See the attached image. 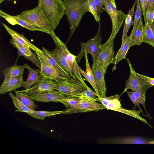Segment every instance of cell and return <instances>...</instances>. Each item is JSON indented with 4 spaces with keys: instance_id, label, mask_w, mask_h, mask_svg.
Masks as SVG:
<instances>
[{
    "instance_id": "cell-1",
    "label": "cell",
    "mask_w": 154,
    "mask_h": 154,
    "mask_svg": "<svg viewBox=\"0 0 154 154\" xmlns=\"http://www.w3.org/2000/svg\"><path fill=\"white\" fill-rule=\"evenodd\" d=\"M63 2L65 6L64 14L70 25L67 42L79 26L82 16L89 12V10L87 0H63Z\"/></svg>"
},
{
    "instance_id": "cell-2",
    "label": "cell",
    "mask_w": 154,
    "mask_h": 154,
    "mask_svg": "<svg viewBox=\"0 0 154 154\" xmlns=\"http://www.w3.org/2000/svg\"><path fill=\"white\" fill-rule=\"evenodd\" d=\"M38 4L54 31L64 15L65 6L61 0H38Z\"/></svg>"
},
{
    "instance_id": "cell-3",
    "label": "cell",
    "mask_w": 154,
    "mask_h": 154,
    "mask_svg": "<svg viewBox=\"0 0 154 154\" xmlns=\"http://www.w3.org/2000/svg\"><path fill=\"white\" fill-rule=\"evenodd\" d=\"M31 25L45 31L50 35L53 31L39 4L35 8L22 12L16 16Z\"/></svg>"
},
{
    "instance_id": "cell-4",
    "label": "cell",
    "mask_w": 154,
    "mask_h": 154,
    "mask_svg": "<svg viewBox=\"0 0 154 154\" xmlns=\"http://www.w3.org/2000/svg\"><path fill=\"white\" fill-rule=\"evenodd\" d=\"M100 21L98 31L94 37L90 38L86 42H80L81 50L79 54L76 56V59L77 63L80 61L85 53L91 54L93 63L97 61L98 56L101 50V46L102 38L100 35Z\"/></svg>"
},
{
    "instance_id": "cell-5",
    "label": "cell",
    "mask_w": 154,
    "mask_h": 154,
    "mask_svg": "<svg viewBox=\"0 0 154 154\" xmlns=\"http://www.w3.org/2000/svg\"><path fill=\"white\" fill-rule=\"evenodd\" d=\"M88 86L76 79L72 78L66 79L58 83L55 85V90L67 98L74 97L88 89Z\"/></svg>"
},
{
    "instance_id": "cell-6",
    "label": "cell",
    "mask_w": 154,
    "mask_h": 154,
    "mask_svg": "<svg viewBox=\"0 0 154 154\" xmlns=\"http://www.w3.org/2000/svg\"><path fill=\"white\" fill-rule=\"evenodd\" d=\"M53 40L56 46L60 50L61 53L66 59L68 65L72 70L75 79L86 85L82 77L80 72V68L77 64L76 60V56L71 53L68 49L65 44L62 42L59 38L55 35L53 31L50 35Z\"/></svg>"
},
{
    "instance_id": "cell-7",
    "label": "cell",
    "mask_w": 154,
    "mask_h": 154,
    "mask_svg": "<svg viewBox=\"0 0 154 154\" xmlns=\"http://www.w3.org/2000/svg\"><path fill=\"white\" fill-rule=\"evenodd\" d=\"M104 10L109 16L112 23V31L109 39L115 38L122 26L127 14H125L121 10H118L110 0H109L104 7Z\"/></svg>"
},
{
    "instance_id": "cell-8",
    "label": "cell",
    "mask_w": 154,
    "mask_h": 154,
    "mask_svg": "<svg viewBox=\"0 0 154 154\" xmlns=\"http://www.w3.org/2000/svg\"><path fill=\"white\" fill-rule=\"evenodd\" d=\"M130 68V74L128 79L125 82V86L123 93L128 89L135 90L141 92L146 97L147 91L152 86L144 80L136 76L134 72L129 59L126 58Z\"/></svg>"
},
{
    "instance_id": "cell-9",
    "label": "cell",
    "mask_w": 154,
    "mask_h": 154,
    "mask_svg": "<svg viewBox=\"0 0 154 154\" xmlns=\"http://www.w3.org/2000/svg\"><path fill=\"white\" fill-rule=\"evenodd\" d=\"M115 38L108 40L101 45V50L98 56L97 61L105 74L109 66L112 63L114 54L113 43Z\"/></svg>"
},
{
    "instance_id": "cell-10",
    "label": "cell",
    "mask_w": 154,
    "mask_h": 154,
    "mask_svg": "<svg viewBox=\"0 0 154 154\" xmlns=\"http://www.w3.org/2000/svg\"><path fill=\"white\" fill-rule=\"evenodd\" d=\"M57 82L44 77L33 86L28 89L18 91L27 95L48 92L56 91Z\"/></svg>"
},
{
    "instance_id": "cell-11",
    "label": "cell",
    "mask_w": 154,
    "mask_h": 154,
    "mask_svg": "<svg viewBox=\"0 0 154 154\" xmlns=\"http://www.w3.org/2000/svg\"><path fill=\"white\" fill-rule=\"evenodd\" d=\"M91 71L101 97H106V89L104 79L105 73L97 61L93 63Z\"/></svg>"
},
{
    "instance_id": "cell-12",
    "label": "cell",
    "mask_w": 154,
    "mask_h": 154,
    "mask_svg": "<svg viewBox=\"0 0 154 154\" xmlns=\"http://www.w3.org/2000/svg\"><path fill=\"white\" fill-rule=\"evenodd\" d=\"M10 43L18 50V57L23 56L30 61L40 69L41 67L40 61L37 54L33 53L31 49L27 47L21 45L13 39H9Z\"/></svg>"
},
{
    "instance_id": "cell-13",
    "label": "cell",
    "mask_w": 154,
    "mask_h": 154,
    "mask_svg": "<svg viewBox=\"0 0 154 154\" xmlns=\"http://www.w3.org/2000/svg\"><path fill=\"white\" fill-rule=\"evenodd\" d=\"M37 56L40 61L41 67L40 73L42 76L51 79L57 83L64 80L54 67L40 56Z\"/></svg>"
},
{
    "instance_id": "cell-14",
    "label": "cell",
    "mask_w": 154,
    "mask_h": 154,
    "mask_svg": "<svg viewBox=\"0 0 154 154\" xmlns=\"http://www.w3.org/2000/svg\"><path fill=\"white\" fill-rule=\"evenodd\" d=\"M105 109L103 106L94 101L80 99L77 106L67 114L97 111Z\"/></svg>"
},
{
    "instance_id": "cell-15",
    "label": "cell",
    "mask_w": 154,
    "mask_h": 154,
    "mask_svg": "<svg viewBox=\"0 0 154 154\" xmlns=\"http://www.w3.org/2000/svg\"><path fill=\"white\" fill-rule=\"evenodd\" d=\"M44 52L42 54L38 52L35 53L45 60L54 67L59 73L61 76L64 79H70L72 78L61 67L57 59L54 55L52 51H50L44 47H42Z\"/></svg>"
},
{
    "instance_id": "cell-16",
    "label": "cell",
    "mask_w": 154,
    "mask_h": 154,
    "mask_svg": "<svg viewBox=\"0 0 154 154\" xmlns=\"http://www.w3.org/2000/svg\"><path fill=\"white\" fill-rule=\"evenodd\" d=\"M2 25L8 33L12 38V39L19 44L29 47L33 51L35 52L43 54L42 50L39 49L34 45L31 43L26 39L23 35L20 34L17 32L9 28L7 25L3 23Z\"/></svg>"
},
{
    "instance_id": "cell-17",
    "label": "cell",
    "mask_w": 154,
    "mask_h": 154,
    "mask_svg": "<svg viewBox=\"0 0 154 154\" xmlns=\"http://www.w3.org/2000/svg\"><path fill=\"white\" fill-rule=\"evenodd\" d=\"M29 96L34 100L38 102H58V100L65 99L66 97L59 91L41 93L30 95Z\"/></svg>"
},
{
    "instance_id": "cell-18",
    "label": "cell",
    "mask_w": 154,
    "mask_h": 154,
    "mask_svg": "<svg viewBox=\"0 0 154 154\" xmlns=\"http://www.w3.org/2000/svg\"><path fill=\"white\" fill-rule=\"evenodd\" d=\"M23 72L18 75L3 82L0 88V94H3L8 92L15 91L21 87L24 82L23 80Z\"/></svg>"
},
{
    "instance_id": "cell-19",
    "label": "cell",
    "mask_w": 154,
    "mask_h": 154,
    "mask_svg": "<svg viewBox=\"0 0 154 154\" xmlns=\"http://www.w3.org/2000/svg\"><path fill=\"white\" fill-rule=\"evenodd\" d=\"M1 17L5 19L9 23L12 25L18 24L32 31H38L46 33V32L38 28L25 21L18 18L16 16H12L5 13L2 11L0 12Z\"/></svg>"
},
{
    "instance_id": "cell-20",
    "label": "cell",
    "mask_w": 154,
    "mask_h": 154,
    "mask_svg": "<svg viewBox=\"0 0 154 154\" xmlns=\"http://www.w3.org/2000/svg\"><path fill=\"white\" fill-rule=\"evenodd\" d=\"M23 66L28 70V75L27 80L24 82L21 87L25 89H28L38 82L43 76L40 73V69H34L26 63Z\"/></svg>"
},
{
    "instance_id": "cell-21",
    "label": "cell",
    "mask_w": 154,
    "mask_h": 154,
    "mask_svg": "<svg viewBox=\"0 0 154 154\" xmlns=\"http://www.w3.org/2000/svg\"><path fill=\"white\" fill-rule=\"evenodd\" d=\"M97 101L100 102L107 109L115 111L122 108L119 100V96L117 94L114 95L104 97H95Z\"/></svg>"
},
{
    "instance_id": "cell-22",
    "label": "cell",
    "mask_w": 154,
    "mask_h": 154,
    "mask_svg": "<svg viewBox=\"0 0 154 154\" xmlns=\"http://www.w3.org/2000/svg\"><path fill=\"white\" fill-rule=\"evenodd\" d=\"M133 38L127 36L124 42L122 43L121 46L115 57L114 58L112 64L114 65L113 71L116 69V65L121 60L125 59L126 54L129 48L131 47Z\"/></svg>"
},
{
    "instance_id": "cell-23",
    "label": "cell",
    "mask_w": 154,
    "mask_h": 154,
    "mask_svg": "<svg viewBox=\"0 0 154 154\" xmlns=\"http://www.w3.org/2000/svg\"><path fill=\"white\" fill-rule=\"evenodd\" d=\"M87 53H85V55L86 63V69L85 71H83L81 68L80 69V72L84 77L83 79L84 81H88L94 89L95 92L97 94L98 97H101L97 87L91 69L89 65L88 58Z\"/></svg>"
},
{
    "instance_id": "cell-24",
    "label": "cell",
    "mask_w": 154,
    "mask_h": 154,
    "mask_svg": "<svg viewBox=\"0 0 154 154\" xmlns=\"http://www.w3.org/2000/svg\"><path fill=\"white\" fill-rule=\"evenodd\" d=\"M52 52L63 69L71 78H75L72 70L59 49L56 46L55 48L52 51Z\"/></svg>"
},
{
    "instance_id": "cell-25",
    "label": "cell",
    "mask_w": 154,
    "mask_h": 154,
    "mask_svg": "<svg viewBox=\"0 0 154 154\" xmlns=\"http://www.w3.org/2000/svg\"><path fill=\"white\" fill-rule=\"evenodd\" d=\"M9 95L12 99L15 106L18 109L15 110V111L24 112L34 118L40 120L42 119V117L33 113L34 110L31 109L23 104L12 93L10 92Z\"/></svg>"
},
{
    "instance_id": "cell-26",
    "label": "cell",
    "mask_w": 154,
    "mask_h": 154,
    "mask_svg": "<svg viewBox=\"0 0 154 154\" xmlns=\"http://www.w3.org/2000/svg\"><path fill=\"white\" fill-rule=\"evenodd\" d=\"M25 68L23 66H18L16 63L11 66L6 68L3 71L4 79L3 82H5L8 79L16 77L23 72Z\"/></svg>"
},
{
    "instance_id": "cell-27",
    "label": "cell",
    "mask_w": 154,
    "mask_h": 154,
    "mask_svg": "<svg viewBox=\"0 0 154 154\" xmlns=\"http://www.w3.org/2000/svg\"><path fill=\"white\" fill-rule=\"evenodd\" d=\"M149 141L142 137H127L112 139L110 142L115 144H147Z\"/></svg>"
},
{
    "instance_id": "cell-28",
    "label": "cell",
    "mask_w": 154,
    "mask_h": 154,
    "mask_svg": "<svg viewBox=\"0 0 154 154\" xmlns=\"http://www.w3.org/2000/svg\"><path fill=\"white\" fill-rule=\"evenodd\" d=\"M137 3V0H135L132 8L129 10L128 14H127L125 19L122 39V43L124 42L128 36L127 33L130 27L132 25H133L134 21L132 20V18L134 14V8Z\"/></svg>"
},
{
    "instance_id": "cell-29",
    "label": "cell",
    "mask_w": 154,
    "mask_h": 154,
    "mask_svg": "<svg viewBox=\"0 0 154 154\" xmlns=\"http://www.w3.org/2000/svg\"><path fill=\"white\" fill-rule=\"evenodd\" d=\"M143 42L149 45L154 48V26L145 23L143 29Z\"/></svg>"
},
{
    "instance_id": "cell-30",
    "label": "cell",
    "mask_w": 154,
    "mask_h": 154,
    "mask_svg": "<svg viewBox=\"0 0 154 154\" xmlns=\"http://www.w3.org/2000/svg\"><path fill=\"white\" fill-rule=\"evenodd\" d=\"M16 97L24 105L31 109L34 110L39 106L36 105L33 99L29 95L20 92L18 91H14Z\"/></svg>"
},
{
    "instance_id": "cell-31",
    "label": "cell",
    "mask_w": 154,
    "mask_h": 154,
    "mask_svg": "<svg viewBox=\"0 0 154 154\" xmlns=\"http://www.w3.org/2000/svg\"><path fill=\"white\" fill-rule=\"evenodd\" d=\"M144 27L142 18L141 17L134 31L132 46L139 45L143 42Z\"/></svg>"
},
{
    "instance_id": "cell-32",
    "label": "cell",
    "mask_w": 154,
    "mask_h": 154,
    "mask_svg": "<svg viewBox=\"0 0 154 154\" xmlns=\"http://www.w3.org/2000/svg\"><path fill=\"white\" fill-rule=\"evenodd\" d=\"M80 100L79 98L74 97L70 98L66 97L59 100L58 102L61 103L65 105L66 108V114H67L69 112L76 107Z\"/></svg>"
},
{
    "instance_id": "cell-33",
    "label": "cell",
    "mask_w": 154,
    "mask_h": 154,
    "mask_svg": "<svg viewBox=\"0 0 154 154\" xmlns=\"http://www.w3.org/2000/svg\"><path fill=\"white\" fill-rule=\"evenodd\" d=\"M137 8L134 13V19L133 20V28L132 31L129 36L131 38H133L135 30L137 26L141 17L142 13L141 8L139 0H137Z\"/></svg>"
},
{
    "instance_id": "cell-34",
    "label": "cell",
    "mask_w": 154,
    "mask_h": 154,
    "mask_svg": "<svg viewBox=\"0 0 154 154\" xmlns=\"http://www.w3.org/2000/svg\"><path fill=\"white\" fill-rule=\"evenodd\" d=\"M98 96L97 94L88 87L85 91L78 94L75 97L79 98L80 99L97 101L95 97Z\"/></svg>"
},
{
    "instance_id": "cell-35",
    "label": "cell",
    "mask_w": 154,
    "mask_h": 154,
    "mask_svg": "<svg viewBox=\"0 0 154 154\" xmlns=\"http://www.w3.org/2000/svg\"><path fill=\"white\" fill-rule=\"evenodd\" d=\"M66 112V109L62 111L49 112L45 111L33 110V113L38 116L45 118L46 117L54 116L56 115L65 114Z\"/></svg>"
},
{
    "instance_id": "cell-36",
    "label": "cell",
    "mask_w": 154,
    "mask_h": 154,
    "mask_svg": "<svg viewBox=\"0 0 154 154\" xmlns=\"http://www.w3.org/2000/svg\"><path fill=\"white\" fill-rule=\"evenodd\" d=\"M89 10V12L93 15L96 22H99L100 17L97 14L96 6L92 0H87Z\"/></svg>"
},
{
    "instance_id": "cell-37",
    "label": "cell",
    "mask_w": 154,
    "mask_h": 154,
    "mask_svg": "<svg viewBox=\"0 0 154 154\" xmlns=\"http://www.w3.org/2000/svg\"><path fill=\"white\" fill-rule=\"evenodd\" d=\"M145 15L146 20V23L150 26H152L154 24V10L152 9H146Z\"/></svg>"
},
{
    "instance_id": "cell-38",
    "label": "cell",
    "mask_w": 154,
    "mask_h": 154,
    "mask_svg": "<svg viewBox=\"0 0 154 154\" xmlns=\"http://www.w3.org/2000/svg\"><path fill=\"white\" fill-rule=\"evenodd\" d=\"M132 92L133 93L136 97L140 102V103L142 104L145 110V111L147 113L148 116L150 118L149 114H148V112L146 111V110L145 107V101L146 100V97H145L143 94L140 92L135 90H132Z\"/></svg>"
},
{
    "instance_id": "cell-39",
    "label": "cell",
    "mask_w": 154,
    "mask_h": 154,
    "mask_svg": "<svg viewBox=\"0 0 154 154\" xmlns=\"http://www.w3.org/2000/svg\"><path fill=\"white\" fill-rule=\"evenodd\" d=\"M133 72L136 76L141 79L144 80L149 83L152 86H154V78H150L145 75L139 74L136 72L134 69L133 70Z\"/></svg>"
},
{
    "instance_id": "cell-40",
    "label": "cell",
    "mask_w": 154,
    "mask_h": 154,
    "mask_svg": "<svg viewBox=\"0 0 154 154\" xmlns=\"http://www.w3.org/2000/svg\"><path fill=\"white\" fill-rule=\"evenodd\" d=\"M126 92L128 94L130 99L134 104V107L136 106H137L140 109V110L142 111L141 108L139 106V104L140 103L136 97L133 93L132 92H129L127 91H126Z\"/></svg>"
},
{
    "instance_id": "cell-41",
    "label": "cell",
    "mask_w": 154,
    "mask_h": 154,
    "mask_svg": "<svg viewBox=\"0 0 154 154\" xmlns=\"http://www.w3.org/2000/svg\"><path fill=\"white\" fill-rule=\"evenodd\" d=\"M95 4L97 9L98 16L100 17V14L104 11V7L100 0H92Z\"/></svg>"
},
{
    "instance_id": "cell-42",
    "label": "cell",
    "mask_w": 154,
    "mask_h": 154,
    "mask_svg": "<svg viewBox=\"0 0 154 154\" xmlns=\"http://www.w3.org/2000/svg\"><path fill=\"white\" fill-rule=\"evenodd\" d=\"M139 1L140 6L142 11V14L144 17V22L145 23H146V20L145 15L146 0H139Z\"/></svg>"
},
{
    "instance_id": "cell-43",
    "label": "cell",
    "mask_w": 154,
    "mask_h": 154,
    "mask_svg": "<svg viewBox=\"0 0 154 154\" xmlns=\"http://www.w3.org/2000/svg\"><path fill=\"white\" fill-rule=\"evenodd\" d=\"M154 10V0H146V8Z\"/></svg>"
},
{
    "instance_id": "cell-44",
    "label": "cell",
    "mask_w": 154,
    "mask_h": 154,
    "mask_svg": "<svg viewBox=\"0 0 154 154\" xmlns=\"http://www.w3.org/2000/svg\"><path fill=\"white\" fill-rule=\"evenodd\" d=\"M103 6L104 7L109 0H100Z\"/></svg>"
},
{
    "instance_id": "cell-45",
    "label": "cell",
    "mask_w": 154,
    "mask_h": 154,
    "mask_svg": "<svg viewBox=\"0 0 154 154\" xmlns=\"http://www.w3.org/2000/svg\"><path fill=\"white\" fill-rule=\"evenodd\" d=\"M147 144H154V140H149L147 143Z\"/></svg>"
},
{
    "instance_id": "cell-46",
    "label": "cell",
    "mask_w": 154,
    "mask_h": 154,
    "mask_svg": "<svg viewBox=\"0 0 154 154\" xmlns=\"http://www.w3.org/2000/svg\"><path fill=\"white\" fill-rule=\"evenodd\" d=\"M112 4L113 5L116 7V4L115 0H110Z\"/></svg>"
},
{
    "instance_id": "cell-47",
    "label": "cell",
    "mask_w": 154,
    "mask_h": 154,
    "mask_svg": "<svg viewBox=\"0 0 154 154\" xmlns=\"http://www.w3.org/2000/svg\"><path fill=\"white\" fill-rule=\"evenodd\" d=\"M4 0H0V3L1 4Z\"/></svg>"
},
{
    "instance_id": "cell-48",
    "label": "cell",
    "mask_w": 154,
    "mask_h": 154,
    "mask_svg": "<svg viewBox=\"0 0 154 154\" xmlns=\"http://www.w3.org/2000/svg\"><path fill=\"white\" fill-rule=\"evenodd\" d=\"M7 1H11V0H7Z\"/></svg>"
},
{
    "instance_id": "cell-49",
    "label": "cell",
    "mask_w": 154,
    "mask_h": 154,
    "mask_svg": "<svg viewBox=\"0 0 154 154\" xmlns=\"http://www.w3.org/2000/svg\"><path fill=\"white\" fill-rule=\"evenodd\" d=\"M153 22L154 23V19H153Z\"/></svg>"
}]
</instances>
